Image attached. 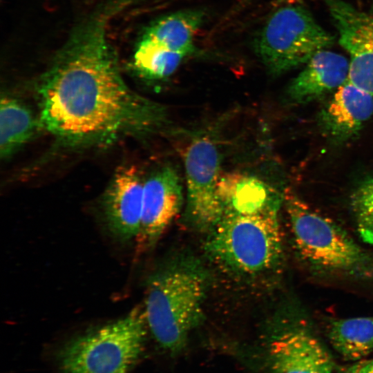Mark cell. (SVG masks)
I'll list each match as a JSON object with an SVG mask.
<instances>
[{
  "label": "cell",
  "instance_id": "1",
  "mask_svg": "<svg viewBox=\"0 0 373 373\" xmlns=\"http://www.w3.org/2000/svg\"><path fill=\"white\" fill-rule=\"evenodd\" d=\"M131 0H111L75 27L39 78L41 127L70 147L102 146L158 133L166 107L132 90L108 37L111 19Z\"/></svg>",
  "mask_w": 373,
  "mask_h": 373
},
{
  "label": "cell",
  "instance_id": "2",
  "mask_svg": "<svg viewBox=\"0 0 373 373\" xmlns=\"http://www.w3.org/2000/svg\"><path fill=\"white\" fill-rule=\"evenodd\" d=\"M283 195L253 202H225L205 250L222 267L242 276L264 274L282 260L279 212Z\"/></svg>",
  "mask_w": 373,
  "mask_h": 373
},
{
  "label": "cell",
  "instance_id": "3",
  "mask_svg": "<svg viewBox=\"0 0 373 373\" xmlns=\"http://www.w3.org/2000/svg\"><path fill=\"white\" fill-rule=\"evenodd\" d=\"M209 285L204 267L189 257L175 260L149 278L144 306L147 325L172 354L184 347L189 334L204 320Z\"/></svg>",
  "mask_w": 373,
  "mask_h": 373
},
{
  "label": "cell",
  "instance_id": "4",
  "mask_svg": "<svg viewBox=\"0 0 373 373\" xmlns=\"http://www.w3.org/2000/svg\"><path fill=\"white\" fill-rule=\"evenodd\" d=\"M283 204L296 250L310 268L332 275L373 278V254L343 229L292 191L286 190Z\"/></svg>",
  "mask_w": 373,
  "mask_h": 373
},
{
  "label": "cell",
  "instance_id": "5",
  "mask_svg": "<svg viewBox=\"0 0 373 373\" xmlns=\"http://www.w3.org/2000/svg\"><path fill=\"white\" fill-rule=\"evenodd\" d=\"M144 307L73 339L59 354L61 373H129L144 348Z\"/></svg>",
  "mask_w": 373,
  "mask_h": 373
},
{
  "label": "cell",
  "instance_id": "6",
  "mask_svg": "<svg viewBox=\"0 0 373 373\" xmlns=\"http://www.w3.org/2000/svg\"><path fill=\"white\" fill-rule=\"evenodd\" d=\"M333 42V36L306 8L292 5L277 10L267 21L258 51L267 68L278 75L305 64Z\"/></svg>",
  "mask_w": 373,
  "mask_h": 373
},
{
  "label": "cell",
  "instance_id": "7",
  "mask_svg": "<svg viewBox=\"0 0 373 373\" xmlns=\"http://www.w3.org/2000/svg\"><path fill=\"white\" fill-rule=\"evenodd\" d=\"M186 184V213L195 227L210 231L223 207L218 193L221 154L208 135L193 137L183 155Z\"/></svg>",
  "mask_w": 373,
  "mask_h": 373
},
{
  "label": "cell",
  "instance_id": "8",
  "mask_svg": "<svg viewBox=\"0 0 373 373\" xmlns=\"http://www.w3.org/2000/svg\"><path fill=\"white\" fill-rule=\"evenodd\" d=\"M350 55L348 81L373 94V2L363 8L345 0H324Z\"/></svg>",
  "mask_w": 373,
  "mask_h": 373
},
{
  "label": "cell",
  "instance_id": "9",
  "mask_svg": "<svg viewBox=\"0 0 373 373\" xmlns=\"http://www.w3.org/2000/svg\"><path fill=\"white\" fill-rule=\"evenodd\" d=\"M269 373H332L327 352L309 330L300 324L279 328L269 336L265 350Z\"/></svg>",
  "mask_w": 373,
  "mask_h": 373
},
{
  "label": "cell",
  "instance_id": "10",
  "mask_svg": "<svg viewBox=\"0 0 373 373\" xmlns=\"http://www.w3.org/2000/svg\"><path fill=\"white\" fill-rule=\"evenodd\" d=\"M182 203V184L173 166H162L145 180L141 224L136 237L140 249L154 246L180 211Z\"/></svg>",
  "mask_w": 373,
  "mask_h": 373
},
{
  "label": "cell",
  "instance_id": "11",
  "mask_svg": "<svg viewBox=\"0 0 373 373\" xmlns=\"http://www.w3.org/2000/svg\"><path fill=\"white\" fill-rule=\"evenodd\" d=\"M144 182L135 166L115 172L102 198L105 223L111 233L124 241L136 238L140 228Z\"/></svg>",
  "mask_w": 373,
  "mask_h": 373
},
{
  "label": "cell",
  "instance_id": "12",
  "mask_svg": "<svg viewBox=\"0 0 373 373\" xmlns=\"http://www.w3.org/2000/svg\"><path fill=\"white\" fill-rule=\"evenodd\" d=\"M350 61L341 54L321 50L306 64L287 88L289 99L303 104L335 92L349 78Z\"/></svg>",
  "mask_w": 373,
  "mask_h": 373
},
{
  "label": "cell",
  "instance_id": "13",
  "mask_svg": "<svg viewBox=\"0 0 373 373\" xmlns=\"http://www.w3.org/2000/svg\"><path fill=\"white\" fill-rule=\"evenodd\" d=\"M373 114V94L348 80L334 93L322 111L325 133L338 141L354 137Z\"/></svg>",
  "mask_w": 373,
  "mask_h": 373
},
{
  "label": "cell",
  "instance_id": "14",
  "mask_svg": "<svg viewBox=\"0 0 373 373\" xmlns=\"http://www.w3.org/2000/svg\"><path fill=\"white\" fill-rule=\"evenodd\" d=\"M41 127L32 111L19 99L4 96L0 103V155L6 159L27 143Z\"/></svg>",
  "mask_w": 373,
  "mask_h": 373
},
{
  "label": "cell",
  "instance_id": "15",
  "mask_svg": "<svg viewBox=\"0 0 373 373\" xmlns=\"http://www.w3.org/2000/svg\"><path fill=\"white\" fill-rule=\"evenodd\" d=\"M202 16L197 11H180L163 17L152 23L142 37L187 55L193 50L195 36Z\"/></svg>",
  "mask_w": 373,
  "mask_h": 373
},
{
  "label": "cell",
  "instance_id": "16",
  "mask_svg": "<svg viewBox=\"0 0 373 373\" xmlns=\"http://www.w3.org/2000/svg\"><path fill=\"white\" fill-rule=\"evenodd\" d=\"M327 335L333 347L345 359L360 360L373 350V316L333 321Z\"/></svg>",
  "mask_w": 373,
  "mask_h": 373
},
{
  "label": "cell",
  "instance_id": "17",
  "mask_svg": "<svg viewBox=\"0 0 373 373\" xmlns=\"http://www.w3.org/2000/svg\"><path fill=\"white\" fill-rule=\"evenodd\" d=\"M187 55L142 37L133 56V66L142 77L162 79L171 75Z\"/></svg>",
  "mask_w": 373,
  "mask_h": 373
},
{
  "label": "cell",
  "instance_id": "18",
  "mask_svg": "<svg viewBox=\"0 0 373 373\" xmlns=\"http://www.w3.org/2000/svg\"><path fill=\"white\" fill-rule=\"evenodd\" d=\"M350 207L361 238L373 247V175L355 189Z\"/></svg>",
  "mask_w": 373,
  "mask_h": 373
},
{
  "label": "cell",
  "instance_id": "19",
  "mask_svg": "<svg viewBox=\"0 0 373 373\" xmlns=\"http://www.w3.org/2000/svg\"><path fill=\"white\" fill-rule=\"evenodd\" d=\"M346 373H373V360L358 361L349 367Z\"/></svg>",
  "mask_w": 373,
  "mask_h": 373
}]
</instances>
